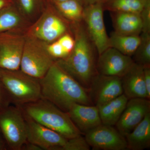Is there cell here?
<instances>
[{
  "mask_svg": "<svg viewBox=\"0 0 150 150\" xmlns=\"http://www.w3.org/2000/svg\"><path fill=\"white\" fill-rule=\"evenodd\" d=\"M71 30L75 40L74 48L68 56L56 62L88 90L94 78L98 74L96 64L98 53L82 21L71 23Z\"/></svg>",
  "mask_w": 150,
  "mask_h": 150,
  "instance_id": "obj_1",
  "label": "cell"
},
{
  "mask_svg": "<svg viewBox=\"0 0 150 150\" xmlns=\"http://www.w3.org/2000/svg\"><path fill=\"white\" fill-rule=\"evenodd\" d=\"M41 98L67 112L74 103L93 105L88 90L83 86L55 61L39 80Z\"/></svg>",
  "mask_w": 150,
  "mask_h": 150,
  "instance_id": "obj_2",
  "label": "cell"
},
{
  "mask_svg": "<svg viewBox=\"0 0 150 150\" xmlns=\"http://www.w3.org/2000/svg\"><path fill=\"white\" fill-rule=\"evenodd\" d=\"M25 115L69 139L81 135L68 112L43 98L19 106Z\"/></svg>",
  "mask_w": 150,
  "mask_h": 150,
  "instance_id": "obj_3",
  "label": "cell"
},
{
  "mask_svg": "<svg viewBox=\"0 0 150 150\" xmlns=\"http://www.w3.org/2000/svg\"><path fill=\"white\" fill-rule=\"evenodd\" d=\"M0 82L11 103H14L16 106H22L41 98L39 80L30 76L20 69H0Z\"/></svg>",
  "mask_w": 150,
  "mask_h": 150,
  "instance_id": "obj_4",
  "label": "cell"
},
{
  "mask_svg": "<svg viewBox=\"0 0 150 150\" xmlns=\"http://www.w3.org/2000/svg\"><path fill=\"white\" fill-rule=\"evenodd\" d=\"M68 33H72L71 23L60 14L55 7L50 6L28 28L25 34L48 44Z\"/></svg>",
  "mask_w": 150,
  "mask_h": 150,
  "instance_id": "obj_5",
  "label": "cell"
},
{
  "mask_svg": "<svg viewBox=\"0 0 150 150\" xmlns=\"http://www.w3.org/2000/svg\"><path fill=\"white\" fill-rule=\"evenodd\" d=\"M0 132L7 147L21 150L27 142L24 113L19 106L10 105L0 109Z\"/></svg>",
  "mask_w": 150,
  "mask_h": 150,
  "instance_id": "obj_6",
  "label": "cell"
},
{
  "mask_svg": "<svg viewBox=\"0 0 150 150\" xmlns=\"http://www.w3.org/2000/svg\"><path fill=\"white\" fill-rule=\"evenodd\" d=\"M25 35V42L20 69L40 80L55 62L46 49V44Z\"/></svg>",
  "mask_w": 150,
  "mask_h": 150,
  "instance_id": "obj_7",
  "label": "cell"
},
{
  "mask_svg": "<svg viewBox=\"0 0 150 150\" xmlns=\"http://www.w3.org/2000/svg\"><path fill=\"white\" fill-rule=\"evenodd\" d=\"M104 11L102 3L84 7L82 22L91 40L96 47L98 55L109 48L103 20Z\"/></svg>",
  "mask_w": 150,
  "mask_h": 150,
  "instance_id": "obj_8",
  "label": "cell"
},
{
  "mask_svg": "<svg viewBox=\"0 0 150 150\" xmlns=\"http://www.w3.org/2000/svg\"><path fill=\"white\" fill-rule=\"evenodd\" d=\"M25 42V35L21 31L0 33V69H20Z\"/></svg>",
  "mask_w": 150,
  "mask_h": 150,
  "instance_id": "obj_9",
  "label": "cell"
},
{
  "mask_svg": "<svg viewBox=\"0 0 150 150\" xmlns=\"http://www.w3.org/2000/svg\"><path fill=\"white\" fill-rule=\"evenodd\" d=\"M85 135L86 141L93 150L127 149L126 138L112 126L102 123Z\"/></svg>",
  "mask_w": 150,
  "mask_h": 150,
  "instance_id": "obj_10",
  "label": "cell"
},
{
  "mask_svg": "<svg viewBox=\"0 0 150 150\" xmlns=\"http://www.w3.org/2000/svg\"><path fill=\"white\" fill-rule=\"evenodd\" d=\"M24 114L26 123L27 142L37 145L42 150H62L67 142V139Z\"/></svg>",
  "mask_w": 150,
  "mask_h": 150,
  "instance_id": "obj_11",
  "label": "cell"
},
{
  "mask_svg": "<svg viewBox=\"0 0 150 150\" xmlns=\"http://www.w3.org/2000/svg\"><path fill=\"white\" fill-rule=\"evenodd\" d=\"M88 92L92 103L97 107L102 105L123 93L121 78L98 74Z\"/></svg>",
  "mask_w": 150,
  "mask_h": 150,
  "instance_id": "obj_12",
  "label": "cell"
},
{
  "mask_svg": "<svg viewBox=\"0 0 150 150\" xmlns=\"http://www.w3.org/2000/svg\"><path fill=\"white\" fill-rule=\"evenodd\" d=\"M134 62L130 56L109 47L98 55L96 64L98 74L122 77Z\"/></svg>",
  "mask_w": 150,
  "mask_h": 150,
  "instance_id": "obj_13",
  "label": "cell"
},
{
  "mask_svg": "<svg viewBox=\"0 0 150 150\" xmlns=\"http://www.w3.org/2000/svg\"><path fill=\"white\" fill-rule=\"evenodd\" d=\"M150 112L149 99L133 98L129 99L121 117L116 123L117 130L125 137L131 132Z\"/></svg>",
  "mask_w": 150,
  "mask_h": 150,
  "instance_id": "obj_14",
  "label": "cell"
},
{
  "mask_svg": "<svg viewBox=\"0 0 150 150\" xmlns=\"http://www.w3.org/2000/svg\"><path fill=\"white\" fill-rule=\"evenodd\" d=\"M67 112L81 134H85L102 124L98 108L96 105L75 103Z\"/></svg>",
  "mask_w": 150,
  "mask_h": 150,
  "instance_id": "obj_15",
  "label": "cell"
},
{
  "mask_svg": "<svg viewBox=\"0 0 150 150\" xmlns=\"http://www.w3.org/2000/svg\"><path fill=\"white\" fill-rule=\"evenodd\" d=\"M123 93L128 99L145 98L150 99L144 80L143 67L134 63L121 77Z\"/></svg>",
  "mask_w": 150,
  "mask_h": 150,
  "instance_id": "obj_16",
  "label": "cell"
},
{
  "mask_svg": "<svg viewBox=\"0 0 150 150\" xmlns=\"http://www.w3.org/2000/svg\"><path fill=\"white\" fill-rule=\"evenodd\" d=\"M113 32L123 35H139L143 26L140 13L110 12Z\"/></svg>",
  "mask_w": 150,
  "mask_h": 150,
  "instance_id": "obj_17",
  "label": "cell"
},
{
  "mask_svg": "<svg viewBox=\"0 0 150 150\" xmlns=\"http://www.w3.org/2000/svg\"><path fill=\"white\" fill-rule=\"evenodd\" d=\"M127 149L143 150L150 147V112L125 136Z\"/></svg>",
  "mask_w": 150,
  "mask_h": 150,
  "instance_id": "obj_18",
  "label": "cell"
},
{
  "mask_svg": "<svg viewBox=\"0 0 150 150\" xmlns=\"http://www.w3.org/2000/svg\"><path fill=\"white\" fill-rule=\"evenodd\" d=\"M128 100V98L123 93L98 106L102 124L110 126L115 125L125 109Z\"/></svg>",
  "mask_w": 150,
  "mask_h": 150,
  "instance_id": "obj_19",
  "label": "cell"
},
{
  "mask_svg": "<svg viewBox=\"0 0 150 150\" xmlns=\"http://www.w3.org/2000/svg\"><path fill=\"white\" fill-rule=\"evenodd\" d=\"M110 47L124 55L132 57L141 41L140 35H123L112 32L109 37Z\"/></svg>",
  "mask_w": 150,
  "mask_h": 150,
  "instance_id": "obj_20",
  "label": "cell"
},
{
  "mask_svg": "<svg viewBox=\"0 0 150 150\" xmlns=\"http://www.w3.org/2000/svg\"><path fill=\"white\" fill-rule=\"evenodd\" d=\"M24 24L21 14L10 5L0 11V33L8 31H20Z\"/></svg>",
  "mask_w": 150,
  "mask_h": 150,
  "instance_id": "obj_21",
  "label": "cell"
},
{
  "mask_svg": "<svg viewBox=\"0 0 150 150\" xmlns=\"http://www.w3.org/2000/svg\"><path fill=\"white\" fill-rule=\"evenodd\" d=\"M54 4L60 14L70 23L82 21L84 7L80 0H68Z\"/></svg>",
  "mask_w": 150,
  "mask_h": 150,
  "instance_id": "obj_22",
  "label": "cell"
},
{
  "mask_svg": "<svg viewBox=\"0 0 150 150\" xmlns=\"http://www.w3.org/2000/svg\"><path fill=\"white\" fill-rule=\"evenodd\" d=\"M148 0H106L103 4L104 11L110 12L140 13Z\"/></svg>",
  "mask_w": 150,
  "mask_h": 150,
  "instance_id": "obj_23",
  "label": "cell"
},
{
  "mask_svg": "<svg viewBox=\"0 0 150 150\" xmlns=\"http://www.w3.org/2000/svg\"><path fill=\"white\" fill-rule=\"evenodd\" d=\"M140 35L141 41L131 58L137 64L150 66V33L142 32Z\"/></svg>",
  "mask_w": 150,
  "mask_h": 150,
  "instance_id": "obj_24",
  "label": "cell"
},
{
  "mask_svg": "<svg viewBox=\"0 0 150 150\" xmlns=\"http://www.w3.org/2000/svg\"><path fill=\"white\" fill-rule=\"evenodd\" d=\"M90 146L81 135L67 140L62 150H88Z\"/></svg>",
  "mask_w": 150,
  "mask_h": 150,
  "instance_id": "obj_25",
  "label": "cell"
},
{
  "mask_svg": "<svg viewBox=\"0 0 150 150\" xmlns=\"http://www.w3.org/2000/svg\"><path fill=\"white\" fill-rule=\"evenodd\" d=\"M19 5L21 13L25 16H33L37 12L38 0H18Z\"/></svg>",
  "mask_w": 150,
  "mask_h": 150,
  "instance_id": "obj_26",
  "label": "cell"
},
{
  "mask_svg": "<svg viewBox=\"0 0 150 150\" xmlns=\"http://www.w3.org/2000/svg\"><path fill=\"white\" fill-rule=\"evenodd\" d=\"M46 46L48 53L55 61L64 59L68 56L62 45L57 40L52 43L46 44Z\"/></svg>",
  "mask_w": 150,
  "mask_h": 150,
  "instance_id": "obj_27",
  "label": "cell"
},
{
  "mask_svg": "<svg viewBox=\"0 0 150 150\" xmlns=\"http://www.w3.org/2000/svg\"><path fill=\"white\" fill-rule=\"evenodd\" d=\"M57 40L62 45L68 56L72 51L75 45L74 38L72 33H66Z\"/></svg>",
  "mask_w": 150,
  "mask_h": 150,
  "instance_id": "obj_28",
  "label": "cell"
},
{
  "mask_svg": "<svg viewBox=\"0 0 150 150\" xmlns=\"http://www.w3.org/2000/svg\"><path fill=\"white\" fill-rule=\"evenodd\" d=\"M140 15L143 26L142 32L150 33V0H148Z\"/></svg>",
  "mask_w": 150,
  "mask_h": 150,
  "instance_id": "obj_29",
  "label": "cell"
},
{
  "mask_svg": "<svg viewBox=\"0 0 150 150\" xmlns=\"http://www.w3.org/2000/svg\"><path fill=\"white\" fill-rule=\"evenodd\" d=\"M10 104L5 90L0 82V109L8 106Z\"/></svg>",
  "mask_w": 150,
  "mask_h": 150,
  "instance_id": "obj_30",
  "label": "cell"
},
{
  "mask_svg": "<svg viewBox=\"0 0 150 150\" xmlns=\"http://www.w3.org/2000/svg\"><path fill=\"white\" fill-rule=\"evenodd\" d=\"M144 70V80L147 93L149 98H150V66L143 67Z\"/></svg>",
  "mask_w": 150,
  "mask_h": 150,
  "instance_id": "obj_31",
  "label": "cell"
},
{
  "mask_svg": "<svg viewBox=\"0 0 150 150\" xmlns=\"http://www.w3.org/2000/svg\"><path fill=\"white\" fill-rule=\"evenodd\" d=\"M22 150H42V149L37 145L27 142L23 147Z\"/></svg>",
  "mask_w": 150,
  "mask_h": 150,
  "instance_id": "obj_32",
  "label": "cell"
},
{
  "mask_svg": "<svg viewBox=\"0 0 150 150\" xmlns=\"http://www.w3.org/2000/svg\"><path fill=\"white\" fill-rule=\"evenodd\" d=\"M83 5L84 7L86 6L98 3H102L105 1L106 0H80Z\"/></svg>",
  "mask_w": 150,
  "mask_h": 150,
  "instance_id": "obj_33",
  "label": "cell"
},
{
  "mask_svg": "<svg viewBox=\"0 0 150 150\" xmlns=\"http://www.w3.org/2000/svg\"><path fill=\"white\" fill-rule=\"evenodd\" d=\"M10 5L9 0H0V11Z\"/></svg>",
  "mask_w": 150,
  "mask_h": 150,
  "instance_id": "obj_34",
  "label": "cell"
},
{
  "mask_svg": "<svg viewBox=\"0 0 150 150\" xmlns=\"http://www.w3.org/2000/svg\"><path fill=\"white\" fill-rule=\"evenodd\" d=\"M6 145L4 140L3 139L2 136L0 132V150H6L7 149Z\"/></svg>",
  "mask_w": 150,
  "mask_h": 150,
  "instance_id": "obj_35",
  "label": "cell"
},
{
  "mask_svg": "<svg viewBox=\"0 0 150 150\" xmlns=\"http://www.w3.org/2000/svg\"><path fill=\"white\" fill-rule=\"evenodd\" d=\"M54 3L62 2L65 1H68V0H52Z\"/></svg>",
  "mask_w": 150,
  "mask_h": 150,
  "instance_id": "obj_36",
  "label": "cell"
}]
</instances>
